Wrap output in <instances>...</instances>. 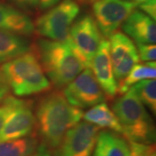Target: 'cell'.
I'll return each mask as SVG.
<instances>
[{
  "instance_id": "277c9868",
  "label": "cell",
  "mask_w": 156,
  "mask_h": 156,
  "mask_svg": "<svg viewBox=\"0 0 156 156\" xmlns=\"http://www.w3.org/2000/svg\"><path fill=\"white\" fill-rule=\"evenodd\" d=\"M7 83L17 96H28L46 92L50 83L36 53L28 51L1 67Z\"/></svg>"
},
{
  "instance_id": "ba28073f",
  "label": "cell",
  "mask_w": 156,
  "mask_h": 156,
  "mask_svg": "<svg viewBox=\"0 0 156 156\" xmlns=\"http://www.w3.org/2000/svg\"><path fill=\"white\" fill-rule=\"evenodd\" d=\"M98 133L99 128L94 124L78 122L63 136L55 156H91Z\"/></svg>"
},
{
  "instance_id": "f546056e",
  "label": "cell",
  "mask_w": 156,
  "mask_h": 156,
  "mask_svg": "<svg viewBox=\"0 0 156 156\" xmlns=\"http://www.w3.org/2000/svg\"><path fill=\"white\" fill-rule=\"evenodd\" d=\"M78 1L82 3H92V0H78Z\"/></svg>"
},
{
  "instance_id": "9a60e30c",
  "label": "cell",
  "mask_w": 156,
  "mask_h": 156,
  "mask_svg": "<svg viewBox=\"0 0 156 156\" xmlns=\"http://www.w3.org/2000/svg\"><path fill=\"white\" fill-rule=\"evenodd\" d=\"M91 156H130L128 141L123 135L115 132L101 131Z\"/></svg>"
},
{
  "instance_id": "2e32d148",
  "label": "cell",
  "mask_w": 156,
  "mask_h": 156,
  "mask_svg": "<svg viewBox=\"0 0 156 156\" xmlns=\"http://www.w3.org/2000/svg\"><path fill=\"white\" fill-rule=\"evenodd\" d=\"M30 50V42L26 37L0 30V63L11 61Z\"/></svg>"
},
{
  "instance_id": "8992f818",
  "label": "cell",
  "mask_w": 156,
  "mask_h": 156,
  "mask_svg": "<svg viewBox=\"0 0 156 156\" xmlns=\"http://www.w3.org/2000/svg\"><path fill=\"white\" fill-rule=\"evenodd\" d=\"M138 6L126 0H96L93 5L94 19L103 37H109Z\"/></svg>"
},
{
  "instance_id": "6da1fadb",
  "label": "cell",
  "mask_w": 156,
  "mask_h": 156,
  "mask_svg": "<svg viewBox=\"0 0 156 156\" xmlns=\"http://www.w3.org/2000/svg\"><path fill=\"white\" fill-rule=\"evenodd\" d=\"M83 116L81 109L72 106L60 92H52L39 101L36 108V127L40 143L56 149L69 129Z\"/></svg>"
},
{
  "instance_id": "484cf974",
  "label": "cell",
  "mask_w": 156,
  "mask_h": 156,
  "mask_svg": "<svg viewBox=\"0 0 156 156\" xmlns=\"http://www.w3.org/2000/svg\"><path fill=\"white\" fill-rule=\"evenodd\" d=\"M10 86L0 68V102L5 98L10 92Z\"/></svg>"
},
{
  "instance_id": "cb8c5ba5",
  "label": "cell",
  "mask_w": 156,
  "mask_h": 156,
  "mask_svg": "<svg viewBox=\"0 0 156 156\" xmlns=\"http://www.w3.org/2000/svg\"><path fill=\"white\" fill-rule=\"evenodd\" d=\"M12 2L18 9L25 12L35 13L40 10V0H12Z\"/></svg>"
},
{
  "instance_id": "5b68a950",
  "label": "cell",
  "mask_w": 156,
  "mask_h": 156,
  "mask_svg": "<svg viewBox=\"0 0 156 156\" xmlns=\"http://www.w3.org/2000/svg\"><path fill=\"white\" fill-rule=\"evenodd\" d=\"M80 11L75 0H62L39 17L34 28L45 38L65 41L69 37V30Z\"/></svg>"
},
{
  "instance_id": "f1b7e54d",
  "label": "cell",
  "mask_w": 156,
  "mask_h": 156,
  "mask_svg": "<svg viewBox=\"0 0 156 156\" xmlns=\"http://www.w3.org/2000/svg\"><path fill=\"white\" fill-rule=\"evenodd\" d=\"M126 1H129V2H134V3H136L137 5H139L140 3H143L147 0H126Z\"/></svg>"
},
{
  "instance_id": "4316f807",
  "label": "cell",
  "mask_w": 156,
  "mask_h": 156,
  "mask_svg": "<svg viewBox=\"0 0 156 156\" xmlns=\"http://www.w3.org/2000/svg\"><path fill=\"white\" fill-rule=\"evenodd\" d=\"M61 0H40V11H45L57 5Z\"/></svg>"
},
{
  "instance_id": "d4e9b609",
  "label": "cell",
  "mask_w": 156,
  "mask_h": 156,
  "mask_svg": "<svg viewBox=\"0 0 156 156\" xmlns=\"http://www.w3.org/2000/svg\"><path fill=\"white\" fill-rule=\"evenodd\" d=\"M139 8L146 15L150 17L153 20H155L156 17V0H147L138 5Z\"/></svg>"
},
{
  "instance_id": "9c48e42d",
  "label": "cell",
  "mask_w": 156,
  "mask_h": 156,
  "mask_svg": "<svg viewBox=\"0 0 156 156\" xmlns=\"http://www.w3.org/2000/svg\"><path fill=\"white\" fill-rule=\"evenodd\" d=\"M69 37L83 58L87 67L90 68L91 61L101 41V34L94 17L86 14L73 23L69 30Z\"/></svg>"
},
{
  "instance_id": "4fadbf2b",
  "label": "cell",
  "mask_w": 156,
  "mask_h": 156,
  "mask_svg": "<svg viewBox=\"0 0 156 156\" xmlns=\"http://www.w3.org/2000/svg\"><path fill=\"white\" fill-rule=\"evenodd\" d=\"M122 30L136 44H155L156 25L154 20L144 12L134 10L123 22Z\"/></svg>"
},
{
  "instance_id": "d6986e66",
  "label": "cell",
  "mask_w": 156,
  "mask_h": 156,
  "mask_svg": "<svg viewBox=\"0 0 156 156\" xmlns=\"http://www.w3.org/2000/svg\"><path fill=\"white\" fill-rule=\"evenodd\" d=\"M155 62H145L144 63H137L130 70L128 76L117 83V93L122 95L127 92L134 84L143 80L155 79Z\"/></svg>"
},
{
  "instance_id": "7402d4cb",
  "label": "cell",
  "mask_w": 156,
  "mask_h": 156,
  "mask_svg": "<svg viewBox=\"0 0 156 156\" xmlns=\"http://www.w3.org/2000/svg\"><path fill=\"white\" fill-rule=\"evenodd\" d=\"M130 156H156L154 144H142L128 141Z\"/></svg>"
},
{
  "instance_id": "52a82bcc",
  "label": "cell",
  "mask_w": 156,
  "mask_h": 156,
  "mask_svg": "<svg viewBox=\"0 0 156 156\" xmlns=\"http://www.w3.org/2000/svg\"><path fill=\"white\" fill-rule=\"evenodd\" d=\"M63 95L72 106L86 108L103 102L104 93L90 68L84 69L63 89Z\"/></svg>"
},
{
  "instance_id": "83f0119b",
  "label": "cell",
  "mask_w": 156,
  "mask_h": 156,
  "mask_svg": "<svg viewBox=\"0 0 156 156\" xmlns=\"http://www.w3.org/2000/svg\"><path fill=\"white\" fill-rule=\"evenodd\" d=\"M30 156H52L51 153H50V149L48 147H46L44 145L41 144L37 151Z\"/></svg>"
},
{
  "instance_id": "30bf717a",
  "label": "cell",
  "mask_w": 156,
  "mask_h": 156,
  "mask_svg": "<svg viewBox=\"0 0 156 156\" xmlns=\"http://www.w3.org/2000/svg\"><path fill=\"white\" fill-rule=\"evenodd\" d=\"M109 42V54L116 83L128 76L140 61L136 46L127 35L122 32L112 34Z\"/></svg>"
},
{
  "instance_id": "e0dca14e",
  "label": "cell",
  "mask_w": 156,
  "mask_h": 156,
  "mask_svg": "<svg viewBox=\"0 0 156 156\" xmlns=\"http://www.w3.org/2000/svg\"><path fill=\"white\" fill-rule=\"evenodd\" d=\"M83 117L87 122L94 124L99 128H107L122 135V128L118 118L105 102H101L93 106L92 108L83 114Z\"/></svg>"
},
{
  "instance_id": "603a6c76",
  "label": "cell",
  "mask_w": 156,
  "mask_h": 156,
  "mask_svg": "<svg viewBox=\"0 0 156 156\" xmlns=\"http://www.w3.org/2000/svg\"><path fill=\"white\" fill-rule=\"evenodd\" d=\"M136 49L139 58L143 62H155L156 46L155 44H136Z\"/></svg>"
},
{
  "instance_id": "ffe728a7",
  "label": "cell",
  "mask_w": 156,
  "mask_h": 156,
  "mask_svg": "<svg viewBox=\"0 0 156 156\" xmlns=\"http://www.w3.org/2000/svg\"><path fill=\"white\" fill-rule=\"evenodd\" d=\"M140 101L147 107L152 113L156 112V81L147 79L140 81L131 87Z\"/></svg>"
},
{
  "instance_id": "4dcf8cb0",
  "label": "cell",
  "mask_w": 156,
  "mask_h": 156,
  "mask_svg": "<svg viewBox=\"0 0 156 156\" xmlns=\"http://www.w3.org/2000/svg\"><path fill=\"white\" fill-rule=\"evenodd\" d=\"M95 1H96V0H92V3H93V2H95Z\"/></svg>"
},
{
  "instance_id": "ac0fdd59",
  "label": "cell",
  "mask_w": 156,
  "mask_h": 156,
  "mask_svg": "<svg viewBox=\"0 0 156 156\" xmlns=\"http://www.w3.org/2000/svg\"><path fill=\"white\" fill-rule=\"evenodd\" d=\"M41 145L38 137L29 135L0 142V156H30Z\"/></svg>"
},
{
  "instance_id": "5bb4252c",
  "label": "cell",
  "mask_w": 156,
  "mask_h": 156,
  "mask_svg": "<svg viewBox=\"0 0 156 156\" xmlns=\"http://www.w3.org/2000/svg\"><path fill=\"white\" fill-rule=\"evenodd\" d=\"M0 30L28 37L35 32L34 23L28 15L0 3Z\"/></svg>"
},
{
  "instance_id": "44dd1931",
  "label": "cell",
  "mask_w": 156,
  "mask_h": 156,
  "mask_svg": "<svg viewBox=\"0 0 156 156\" xmlns=\"http://www.w3.org/2000/svg\"><path fill=\"white\" fill-rule=\"evenodd\" d=\"M20 99L15 98L13 96H6L0 104V132L5 123L7 118L11 114L19 103L21 102Z\"/></svg>"
},
{
  "instance_id": "7a4b0ae2",
  "label": "cell",
  "mask_w": 156,
  "mask_h": 156,
  "mask_svg": "<svg viewBox=\"0 0 156 156\" xmlns=\"http://www.w3.org/2000/svg\"><path fill=\"white\" fill-rule=\"evenodd\" d=\"M36 51L45 76L57 89L66 87L88 68L70 37L65 41L40 39Z\"/></svg>"
},
{
  "instance_id": "7c38bea8",
  "label": "cell",
  "mask_w": 156,
  "mask_h": 156,
  "mask_svg": "<svg viewBox=\"0 0 156 156\" xmlns=\"http://www.w3.org/2000/svg\"><path fill=\"white\" fill-rule=\"evenodd\" d=\"M90 68L104 95L108 99L114 98L117 93V83L109 54V42L101 39L99 48L93 57Z\"/></svg>"
},
{
  "instance_id": "3957f363",
  "label": "cell",
  "mask_w": 156,
  "mask_h": 156,
  "mask_svg": "<svg viewBox=\"0 0 156 156\" xmlns=\"http://www.w3.org/2000/svg\"><path fill=\"white\" fill-rule=\"evenodd\" d=\"M112 110L118 118L122 128V135L128 141L154 144V122L132 88L115 100Z\"/></svg>"
},
{
  "instance_id": "8fae6325",
  "label": "cell",
  "mask_w": 156,
  "mask_h": 156,
  "mask_svg": "<svg viewBox=\"0 0 156 156\" xmlns=\"http://www.w3.org/2000/svg\"><path fill=\"white\" fill-rule=\"evenodd\" d=\"M36 119L30 101H21L11 112L0 132V142L26 137L33 132Z\"/></svg>"
}]
</instances>
